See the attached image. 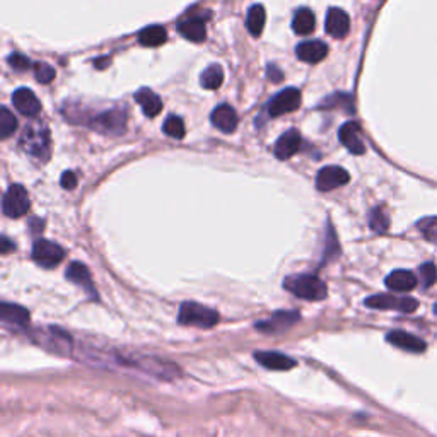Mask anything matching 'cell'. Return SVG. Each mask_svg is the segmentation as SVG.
I'll return each instance as SVG.
<instances>
[{
    "label": "cell",
    "instance_id": "1",
    "mask_svg": "<svg viewBox=\"0 0 437 437\" xmlns=\"http://www.w3.org/2000/svg\"><path fill=\"white\" fill-rule=\"evenodd\" d=\"M283 287L296 297L306 299V301H323L328 294L327 283L311 274L290 275L283 280Z\"/></svg>",
    "mask_w": 437,
    "mask_h": 437
},
{
    "label": "cell",
    "instance_id": "2",
    "mask_svg": "<svg viewBox=\"0 0 437 437\" xmlns=\"http://www.w3.org/2000/svg\"><path fill=\"white\" fill-rule=\"evenodd\" d=\"M178 321L181 324H186V327L212 328L214 324H217L219 313L195 301H186L179 308Z\"/></svg>",
    "mask_w": 437,
    "mask_h": 437
},
{
    "label": "cell",
    "instance_id": "3",
    "mask_svg": "<svg viewBox=\"0 0 437 437\" xmlns=\"http://www.w3.org/2000/svg\"><path fill=\"white\" fill-rule=\"evenodd\" d=\"M119 362L126 365H132V368L139 369V371L145 372L149 376H154L159 379H174L179 376V368L174 365L173 362L163 361L158 357H132V358H122Z\"/></svg>",
    "mask_w": 437,
    "mask_h": 437
},
{
    "label": "cell",
    "instance_id": "4",
    "mask_svg": "<svg viewBox=\"0 0 437 437\" xmlns=\"http://www.w3.org/2000/svg\"><path fill=\"white\" fill-rule=\"evenodd\" d=\"M31 340L36 345L43 347L44 350L62 354V356H69L74 350L72 337H70L67 331H63L62 328L57 327H50L47 331L43 330L31 331Z\"/></svg>",
    "mask_w": 437,
    "mask_h": 437
},
{
    "label": "cell",
    "instance_id": "5",
    "mask_svg": "<svg viewBox=\"0 0 437 437\" xmlns=\"http://www.w3.org/2000/svg\"><path fill=\"white\" fill-rule=\"evenodd\" d=\"M21 147L35 158L47 159L50 156V135L47 126L28 125L21 135Z\"/></svg>",
    "mask_w": 437,
    "mask_h": 437
},
{
    "label": "cell",
    "instance_id": "6",
    "mask_svg": "<svg viewBox=\"0 0 437 437\" xmlns=\"http://www.w3.org/2000/svg\"><path fill=\"white\" fill-rule=\"evenodd\" d=\"M29 207H31V201H29V195L28 192H26L24 186L10 185L2 201L3 214H6L7 217L17 219L22 217L24 214H28Z\"/></svg>",
    "mask_w": 437,
    "mask_h": 437
},
{
    "label": "cell",
    "instance_id": "7",
    "mask_svg": "<svg viewBox=\"0 0 437 437\" xmlns=\"http://www.w3.org/2000/svg\"><path fill=\"white\" fill-rule=\"evenodd\" d=\"M65 256L63 248L57 242L48 241V239H36L33 245V260L43 268L57 267Z\"/></svg>",
    "mask_w": 437,
    "mask_h": 437
},
{
    "label": "cell",
    "instance_id": "8",
    "mask_svg": "<svg viewBox=\"0 0 437 437\" xmlns=\"http://www.w3.org/2000/svg\"><path fill=\"white\" fill-rule=\"evenodd\" d=\"M365 306L372 309H397L402 313L417 311L418 301L413 297H397L391 294H376L365 299Z\"/></svg>",
    "mask_w": 437,
    "mask_h": 437
},
{
    "label": "cell",
    "instance_id": "9",
    "mask_svg": "<svg viewBox=\"0 0 437 437\" xmlns=\"http://www.w3.org/2000/svg\"><path fill=\"white\" fill-rule=\"evenodd\" d=\"M301 106V92L296 88H287L280 91L274 99L268 103V115L270 117H282L286 113H292Z\"/></svg>",
    "mask_w": 437,
    "mask_h": 437
},
{
    "label": "cell",
    "instance_id": "10",
    "mask_svg": "<svg viewBox=\"0 0 437 437\" xmlns=\"http://www.w3.org/2000/svg\"><path fill=\"white\" fill-rule=\"evenodd\" d=\"M350 181V174L340 166H324L321 167L318 176H316V186L320 192H331L340 188Z\"/></svg>",
    "mask_w": 437,
    "mask_h": 437
},
{
    "label": "cell",
    "instance_id": "11",
    "mask_svg": "<svg viewBox=\"0 0 437 437\" xmlns=\"http://www.w3.org/2000/svg\"><path fill=\"white\" fill-rule=\"evenodd\" d=\"M299 318L301 316L297 311H277L268 320L256 323V330L263 331V333H279V331H283L296 324Z\"/></svg>",
    "mask_w": 437,
    "mask_h": 437
},
{
    "label": "cell",
    "instance_id": "12",
    "mask_svg": "<svg viewBox=\"0 0 437 437\" xmlns=\"http://www.w3.org/2000/svg\"><path fill=\"white\" fill-rule=\"evenodd\" d=\"M338 139L352 154L361 156L365 152L364 139L361 135V126L356 122H347L340 126Z\"/></svg>",
    "mask_w": 437,
    "mask_h": 437
},
{
    "label": "cell",
    "instance_id": "13",
    "mask_svg": "<svg viewBox=\"0 0 437 437\" xmlns=\"http://www.w3.org/2000/svg\"><path fill=\"white\" fill-rule=\"evenodd\" d=\"M324 29L333 38H345L349 35L350 29V19L349 14L345 10L338 9V7H331L327 13V22H324Z\"/></svg>",
    "mask_w": 437,
    "mask_h": 437
},
{
    "label": "cell",
    "instance_id": "14",
    "mask_svg": "<svg viewBox=\"0 0 437 437\" xmlns=\"http://www.w3.org/2000/svg\"><path fill=\"white\" fill-rule=\"evenodd\" d=\"M386 340H388V343H391V345L398 347V349H402V350H406V352L420 354L427 349L424 340L415 337V335L409 333V331L393 330L386 335Z\"/></svg>",
    "mask_w": 437,
    "mask_h": 437
},
{
    "label": "cell",
    "instance_id": "15",
    "mask_svg": "<svg viewBox=\"0 0 437 437\" xmlns=\"http://www.w3.org/2000/svg\"><path fill=\"white\" fill-rule=\"evenodd\" d=\"M125 115L122 111H108L92 119V129L103 133H123L125 132Z\"/></svg>",
    "mask_w": 437,
    "mask_h": 437
},
{
    "label": "cell",
    "instance_id": "16",
    "mask_svg": "<svg viewBox=\"0 0 437 437\" xmlns=\"http://www.w3.org/2000/svg\"><path fill=\"white\" fill-rule=\"evenodd\" d=\"M13 103L16 110L24 117H36L41 111V104L35 92L28 88H19L13 94Z\"/></svg>",
    "mask_w": 437,
    "mask_h": 437
},
{
    "label": "cell",
    "instance_id": "17",
    "mask_svg": "<svg viewBox=\"0 0 437 437\" xmlns=\"http://www.w3.org/2000/svg\"><path fill=\"white\" fill-rule=\"evenodd\" d=\"M301 133L297 130H287L286 133L279 137L277 144H275L274 152H275V158L280 160H287L292 158L294 154L301 149Z\"/></svg>",
    "mask_w": 437,
    "mask_h": 437
},
{
    "label": "cell",
    "instance_id": "18",
    "mask_svg": "<svg viewBox=\"0 0 437 437\" xmlns=\"http://www.w3.org/2000/svg\"><path fill=\"white\" fill-rule=\"evenodd\" d=\"M212 125L224 133H233L238 129V113L229 104H220L212 111Z\"/></svg>",
    "mask_w": 437,
    "mask_h": 437
},
{
    "label": "cell",
    "instance_id": "19",
    "mask_svg": "<svg viewBox=\"0 0 437 437\" xmlns=\"http://www.w3.org/2000/svg\"><path fill=\"white\" fill-rule=\"evenodd\" d=\"M255 358L263 368L272 369V371H289V369H292L296 365V361L292 357L286 356L282 352H270V350L256 352Z\"/></svg>",
    "mask_w": 437,
    "mask_h": 437
},
{
    "label": "cell",
    "instance_id": "20",
    "mask_svg": "<svg viewBox=\"0 0 437 437\" xmlns=\"http://www.w3.org/2000/svg\"><path fill=\"white\" fill-rule=\"evenodd\" d=\"M296 55L299 60L306 63H316L321 62L328 55V47L320 40L304 41V43L297 44Z\"/></svg>",
    "mask_w": 437,
    "mask_h": 437
},
{
    "label": "cell",
    "instance_id": "21",
    "mask_svg": "<svg viewBox=\"0 0 437 437\" xmlns=\"http://www.w3.org/2000/svg\"><path fill=\"white\" fill-rule=\"evenodd\" d=\"M178 31L183 38L193 41V43H201L207 38V26L200 17H188V19L181 21L178 24Z\"/></svg>",
    "mask_w": 437,
    "mask_h": 437
},
{
    "label": "cell",
    "instance_id": "22",
    "mask_svg": "<svg viewBox=\"0 0 437 437\" xmlns=\"http://www.w3.org/2000/svg\"><path fill=\"white\" fill-rule=\"evenodd\" d=\"M65 275H67V279L70 280V282L81 286L82 289L88 290V292L91 294L92 297H98L94 286H92L91 274H89V270H88V267H85V265L79 263V261H74V263H70V267L67 268Z\"/></svg>",
    "mask_w": 437,
    "mask_h": 437
},
{
    "label": "cell",
    "instance_id": "23",
    "mask_svg": "<svg viewBox=\"0 0 437 437\" xmlns=\"http://www.w3.org/2000/svg\"><path fill=\"white\" fill-rule=\"evenodd\" d=\"M0 318L10 327H26L29 323V311L22 306L2 302L0 306Z\"/></svg>",
    "mask_w": 437,
    "mask_h": 437
},
{
    "label": "cell",
    "instance_id": "24",
    "mask_svg": "<svg viewBox=\"0 0 437 437\" xmlns=\"http://www.w3.org/2000/svg\"><path fill=\"white\" fill-rule=\"evenodd\" d=\"M135 101L140 104L142 111H144L145 117L154 118L163 111V101L154 91H151L149 88H142L135 94Z\"/></svg>",
    "mask_w": 437,
    "mask_h": 437
},
{
    "label": "cell",
    "instance_id": "25",
    "mask_svg": "<svg viewBox=\"0 0 437 437\" xmlns=\"http://www.w3.org/2000/svg\"><path fill=\"white\" fill-rule=\"evenodd\" d=\"M386 287L391 290H397V292H409V290L415 289L417 287V277L409 270H395L388 275Z\"/></svg>",
    "mask_w": 437,
    "mask_h": 437
},
{
    "label": "cell",
    "instance_id": "26",
    "mask_svg": "<svg viewBox=\"0 0 437 437\" xmlns=\"http://www.w3.org/2000/svg\"><path fill=\"white\" fill-rule=\"evenodd\" d=\"M315 28H316L315 13H313L311 9H308V7L299 9L292 19L294 33H296V35L306 36V35H311V33L315 31Z\"/></svg>",
    "mask_w": 437,
    "mask_h": 437
},
{
    "label": "cell",
    "instance_id": "27",
    "mask_svg": "<svg viewBox=\"0 0 437 437\" xmlns=\"http://www.w3.org/2000/svg\"><path fill=\"white\" fill-rule=\"evenodd\" d=\"M265 21H267V13H265V7L261 3H255L253 7H249L248 17H246V26H248L249 35L258 38L263 33Z\"/></svg>",
    "mask_w": 437,
    "mask_h": 437
},
{
    "label": "cell",
    "instance_id": "28",
    "mask_svg": "<svg viewBox=\"0 0 437 437\" xmlns=\"http://www.w3.org/2000/svg\"><path fill=\"white\" fill-rule=\"evenodd\" d=\"M224 82V70L222 67L214 63V65L207 67V69L201 72L200 76V85L204 89H208V91H215L222 85Z\"/></svg>",
    "mask_w": 437,
    "mask_h": 437
},
{
    "label": "cell",
    "instance_id": "29",
    "mask_svg": "<svg viewBox=\"0 0 437 437\" xmlns=\"http://www.w3.org/2000/svg\"><path fill=\"white\" fill-rule=\"evenodd\" d=\"M167 33L163 26H149V28L142 29L139 35L140 44L144 47H159V44L166 43Z\"/></svg>",
    "mask_w": 437,
    "mask_h": 437
},
{
    "label": "cell",
    "instance_id": "30",
    "mask_svg": "<svg viewBox=\"0 0 437 437\" xmlns=\"http://www.w3.org/2000/svg\"><path fill=\"white\" fill-rule=\"evenodd\" d=\"M369 226L378 234L386 233L390 229V217H388L386 211L383 207L372 208L371 214H369Z\"/></svg>",
    "mask_w": 437,
    "mask_h": 437
},
{
    "label": "cell",
    "instance_id": "31",
    "mask_svg": "<svg viewBox=\"0 0 437 437\" xmlns=\"http://www.w3.org/2000/svg\"><path fill=\"white\" fill-rule=\"evenodd\" d=\"M17 129V118L14 117L13 111L9 108H0V137L2 139H9Z\"/></svg>",
    "mask_w": 437,
    "mask_h": 437
},
{
    "label": "cell",
    "instance_id": "32",
    "mask_svg": "<svg viewBox=\"0 0 437 437\" xmlns=\"http://www.w3.org/2000/svg\"><path fill=\"white\" fill-rule=\"evenodd\" d=\"M163 132L166 133L167 137H171V139H183L186 132L185 122L179 117H176V115H170V117L166 118V122H164Z\"/></svg>",
    "mask_w": 437,
    "mask_h": 437
},
{
    "label": "cell",
    "instance_id": "33",
    "mask_svg": "<svg viewBox=\"0 0 437 437\" xmlns=\"http://www.w3.org/2000/svg\"><path fill=\"white\" fill-rule=\"evenodd\" d=\"M417 227L427 241L437 245V217H425L418 220Z\"/></svg>",
    "mask_w": 437,
    "mask_h": 437
},
{
    "label": "cell",
    "instance_id": "34",
    "mask_svg": "<svg viewBox=\"0 0 437 437\" xmlns=\"http://www.w3.org/2000/svg\"><path fill=\"white\" fill-rule=\"evenodd\" d=\"M35 76L36 81L41 82V84H50L55 79V69L51 65H48V63L38 62L35 63Z\"/></svg>",
    "mask_w": 437,
    "mask_h": 437
},
{
    "label": "cell",
    "instance_id": "35",
    "mask_svg": "<svg viewBox=\"0 0 437 437\" xmlns=\"http://www.w3.org/2000/svg\"><path fill=\"white\" fill-rule=\"evenodd\" d=\"M420 274V280H422V286L424 287H431L434 286L436 280H437V268L434 263H424L418 270Z\"/></svg>",
    "mask_w": 437,
    "mask_h": 437
},
{
    "label": "cell",
    "instance_id": "36",
    "mask_svg": "<svg viewBox=\"0 0 437 437\" xmlns=\"http://www.w3.org/2000/svg\"><path fill=\"white\" fill-rule=\"evenodd\" d=\"M335 104H338V106H340V104H342V106H345V110L350 111V113H352V111H354L352 98H350L349 94H337V96H333V98H330V99H324L321 106H323V108H333Z\"/></svg>",
    "mask_w": 437,
    "mask_h": 437
},
{
    "label": "cell",
    "instance_id": "37",
    "mask_svg": "<svg viewBox=\"0 0 437 437\" xmlns=\"http://www.w3.org/2000/svg\"><path fill=\"white\" fill-rule=\"evenodd\" d=\"M9 65L13 67L14 70H26V69H29V65H31V63H29V58L24 57V55L13 53L9 57Z\"/></svg>",
    "mask_w": 437,
    "mask_h": 437
},
{
    "label": "cell",
    "instance_id": "38",
    "mask_svg": "<svg viewBox=\"0 0 437 437\" xmlns=\"http://www.w3.org/2000/svg\"><path fill=\"white\" fill-rule=\"evenodd\" d=\"M60 185L63 186L65 190H74L77 186V176L74 171H65L60 178Z\"/></svg>",
    "mask_w": 437,
    "mask_h": 437
},
{
    "label": "cell",
    "instance_id": "39",
    "mask_svg": "<svg viewBox=\"0 0 437 437\" xmlns=\"http://www.w3.org/2000/svg\"><path fill=\"white\" fill-rule=\"evenodd\" d=\"M268 77H270V81L280 82L283 79V74L280 72L277 65H268Z\"/></svg>",
    "mask_w": 437,
    "mask_h": 437
},
{
    "label": "cell",
    "instance_id": "40",
    "mask_svg": "<svg viewBox=\"0 0 437 437\" xmlns=\"http://www.w3.org/2000/svg\"><path fill=\"white\" fill-rule=\"evenodd\" d=\"M43 224H44L43 220H40V219H33V220H31V231H33V233H35V234L41 233V231H43V227H44Z\"/></svg>",
    "mask_w": 437,
    "mask_h": 437
},
{
    "label": "cell",
    "instance_id": "41",
    "mask_svg": "<svg viewBox=\"0 0 437 437\" xmlns=\"http://www.w3.org/2000/svg\"><path fill=\"white\" fill-rule=\"evenodd\" d=\"M10 249H14V245L9 241V238H2V253L6 255V253H9Z\"/></svg>",
    "mask_w": 437,
    "mask_h": 437
},
{
    "label": "cell",
    "instance_id": "42",
    "mask_svg": "<svg viewBox=\"0 0 437 437\" xmlns=\"http://www.w3.org/2000/svg\"><path fill=\"white\" fill-rule=\"evenodd\" d=\"M94 65L98 67V69H104V67H106V65H110V58L103 57V58L94 60Z\"/></svg>",
    "mask_w": 437,
    "mask_h": 437
},
{
    "label": "cell",
    "instance_id": "43",
    "mask_svg": "<svg viewBox=\"0 0 437 437\" xmlns=\"http://www.w3.org/2000/svg\"><path fill=\"white\" fill-rule=\"evenodd\" d=\"M434 313H436V315H437V304L434 306Z\"/></svg>",
    "mask_w": 437,
    "mask_h": 437
}]
</instances>
